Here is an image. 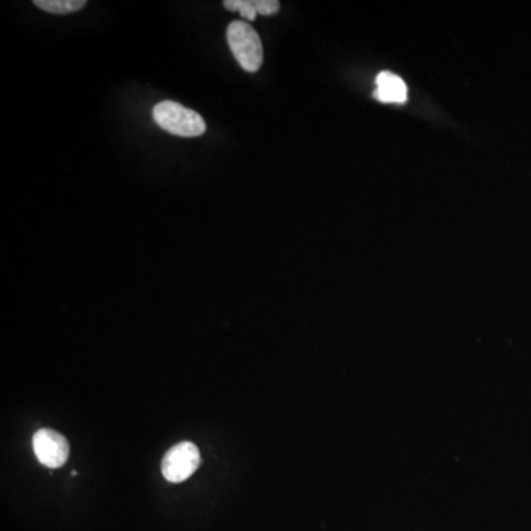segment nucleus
I'll use <instances>...</instances> for the list:
<instances>
[{
    "instance_id": "f03ea898",
    "label": "nucleus",
    "mask_w": 531,
    "mask_h": 531,
    "mask_svg": "<svg viewBox=\"0 0 531 531\" xmlns=\"http://www.w3.org/2000/svg\"><path fill=\"white\" fill-rule=\"evenodd\" d=\"M228 45L238 64L248 73H256L263 64V45L257 31L250 24L234 21L229 24Z\"/></svg>"
},
{
    "instance_id": "20e7f679",
    "label": "nucleus",
    "mask_w": 531,
    "mask_h": 531,
    "mask_svg": "<svg viewBox=\"0 0 531 531\" xmlns=\"http://www.w3.org/2000/svg\"><path fill=\"white\" fill-rule=\"evenodd\" d=\"M33 449L40 464L48 468H61L70 455L68 440L49 428H42L34 434Z\"/></svg>"
},
{
    "instance_id": "6e6552de",
    "label": "nucleus",
    "mask_w": 531,
    "mask_h": 531,
    "mask_svg": "<svg viewBox=\"0 0 531 531\" xmlns=\"http://www.w3.org/2000/svg\"><path fill=\"white\" fill-rule=\"evenodd\" d=\"M254 6H256L257 14L265 15V17L276 14L281 9V3L276 0H254Z\"/></svg>"
},
{
    "instance_id": "39448f33",
    "label": "nucleus",
    "mask_w": 531,
    "mask_h": 531,
    "mask_svg": "<svg viewBox=\"0 0 531 531\" xmlns=\"http://www.w3.org/2000/svg\"><path fill=\"white\" fill-rule=\"evenodd\" d=\"M377 89L374 96L384 104H405L408 101V86L403 82L402 77L396 74L384 73L378 74Z\"/></svg>"
},
{
    "instance_id": "423d86ee",
    "label": "nucleus",
    "mask_w": 531,
    "mask_h": 531,
    "mask_svg": "<svg viewBox=\"0 0 531 531\" xmlns=\"http://www.w3.org/2000/svg\"><path fill=\"white\" fill-rule=\"evenodd\" d=\"M34 5L49 14H73L85 8L86 0H34Z\"/></svg>"
},
{
    "instance_id": "0eeeda50",
    "label": "nucleus",
    "mask_w": 531,
    "mask_h": 531,
    "mask_svg": "<svg viewBox=\"0 0 531 531\" xmlns=\"http://www.w3.org/2000/svg\"><path fill=\"white\" fill-rule=\"evenodd\" d=\"M228 11H238L242 18L248 21H254L257 18L256 6H254V0H225L223 2Z\"/></svg>"
},
{
    "instance_id": "f257e3e1",
    "label": "nucleus",
    "mask_w": 531,
    "mask_h": 531,
    "mask_svg": "<svg viewBox=\"0 0 531 531\" xmlns=\"http://www.w3.org/2000/svg\"><path fill=\"white\" fill-rule=\"evenodd\" d=\"M152 117L161 129L180 138H197L207 130L206 121L200 114L175 101H163L155 105Z\"/></svg>"
},
{
    "instance_id": "7ed1b4c3",
    "label": "nucleus",
    "mask_w": 531,
    "mask_h": 531,
    "mask_svg": "<svg viewBox=\"0 0 531 531\" xmlns=\"http://www.w3.org/2000/svg\"><path fill=\"white\" fill-rule=\"evenodd\" d=\"M200 464V449L194 443L182 442L166 453L161 462V471L170 483H182L198 470Z\"/></svg>"
}]
</instances>
